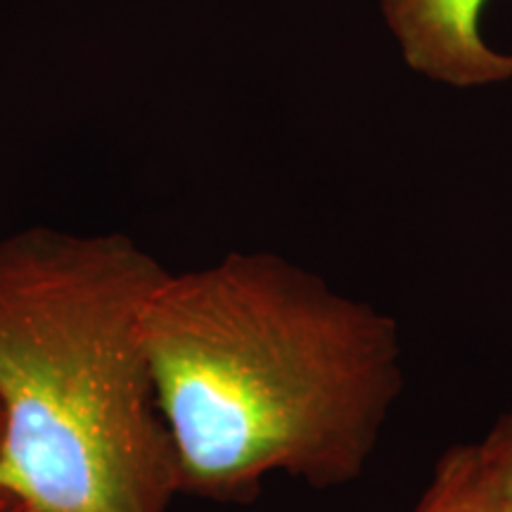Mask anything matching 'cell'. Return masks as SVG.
Returning a JSON list of instances; mask_svg holds the SVG:
<instances>
[{"mask_svg":"<svg viewBox=\"0 0 512 512\" xmlns=\"http://www.w3.org/2000/svg\"><path fill=\"white\" fill-rule=\"evenodd\" d=\"M489 0H380L403 62L451 88L512 79V53L489 46L482 19Z\"/></svg>","mask_w":512,"mask_h":512,"instance_id":"3957f363","label":"cell"},{"mask_svg":"<svg viewBox=\"0 0 512 512\" xmlns=\"http://www.w3.org/2000/svg\"><path fill=\"white\" fill-rule=\"evenodd\" d=\"M145 335L178 491L209 501L351 482L403 387L394 320L273 252L169 271Z\"/></svg>","mask_w":512,"mask_h":512,"instance_id":"6da1fadb","label":"cell"},{"mask_svg":"<svg viewBox=\"0 0 512 512\" xmlns=\"http://www.w3.org/2000/svg\"><path fill=\"white\" fill-rule=\"evenodd\" d=\"M477 512H512V413L479 444L446 453Z\"/></svg>","mask_w":512,"mask_h":512,"instance_id":"277c9868","label":"cell"},{"mask_svg":"<svg viewBox=\"0 0 512 512\" xmlns=\"http://www.w3.org/2000/svg\"><path fill=\"white\" fill-rule=\"evenodd\" d=\"M169 273L128 235L0 240V489L34 512H169L147 306Z\"/></svg>","mask_w":512,"mask_h":512,"instance_id":"7a4b0ae2","label":"cell"},{"mask_svg":"<svg viewBox=\"0 0 512 512\" xmlns=\"http://www.w3.org/2000/svg\"><path fill=\"white\" fill-rule=\"evenodd\" d=\"M15 503H17V501H12V498H10L8 494H5L3 489H0V512H5V510L10 508V505H15Z\"/></svg>","mask_w":512,"mask_h":512,"instance_id":"8992f818","label":"cell"},{"mask_svg":"<svg viewBox=\"0 0 512 512\" xmlns=\"http://www.w3.org/2000/svg\"><path fill=\"white\" fill-rule=\"evenodd\" d=\"M415 512H477L470 498L465 496L456 470L446 456L439 460L430 489L422 496Z\"/></svg>","mask_w":512,"mask_h":512,"instance_id":"5b68a950","label":"cell"},{"mask_svg":"<svg viewBox=\"0 0 512 512\" xmlns=\"http://www.w3.org/2000/svg\"><path fill=\"white\" fill-rule=\"evenodd\" d=\"M5 512H34V510L27 508V505H22V503H15V505H10V508Z\"/></svg>","mask_w":512,"mask_h":512,"instance_id":"52a82bcc","label":"cell"}]
</instances>
